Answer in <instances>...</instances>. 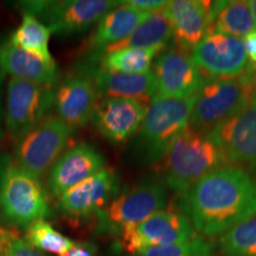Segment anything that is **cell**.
Segmentation results:
<instances>
[{
	"label": "cell",
	"mask_w": 256,
	"mask_h": 256,
	"mask_svg": "<svg viewBox=\"0 0 256 256\" xmlns=\"http://www.w3.org/2000/svg\"><path fill=\"white\" fill-rule=\"evenodd\" d=\"M180 206L202 238L222 236L256 215V182L241 168L223 166L185 191Z\"/></svg>",
	"instance_id": "obj_1"
},
{
	"label": "cell",
	"mask_w": 256,
	"mask_h": 256,
	"mask_svg": "<svg viewBox=\"0 0 256 256\" xmlns=\"http://www.w3.org/2000/svg\"><path fill=\"white\" fill-rule=\"evenodd\" d=\"M164 160L165 183L178 194L228 164L222 150L208 134L188 126L178 134Z\"/></svg>",
	"instance_id": "obj_2"
},
{
	"label": "cell",
	"mask_w": 256,
	"mask_h": 256,
	"mask_svg": "<svg viewBox=\"0 0 256 256\" xmlns=\"http://www.w3.org/2000/svg\"><path fill=\"white\" fill-rule=\"evenodd\" d=\"M50 215L49 196L40 179L10 156H0V218L10 226L26 229Z\"/></svg>",
	"instance_id": "obj_3"
},
{
	"label": "cell",
	"mask_w": 256,
	"mask_h": 256,
	"mask_svg": "<svg viewBox=\"0 0 256 256\" xmlns=\"http://www.w3.org/2000/svg\"><path fill=\"white\" fill-rule=\"evenodd\" d=\"M194 96L172 98L154 96L133 142V154L142 164H156L168 154L172 142L188 126Z\"/></svg>",
	"instance_id": "obj_4"
},
{
	"label": "cell",
	"mask_w": 256,
	"mask_h": 256,
	"mask_svg": "<svg viewBox=\"0 0 256 256\" xmlns=\"http://www.w3.org/2000/svg\"><path fill=\"white\" fill-rule=\"evenodd\" d=\"M256 64L236 78H210L194 95L188 127L209 134L241 110L254 92Z\"/></svg>",
	"instance_id": "obj_5"
},
{
	"label": "cell",
	"mask_w": 256,
	"mask_h": 256,
	"mask_svg": "<svg viewBox=\"0 0 256 256\" xmlns=\"http://www.w3.org/2000/svg\"><path fill=\"white\" fill-rule=\"evenodd\" d=\"M166 202L164 179L156 174L146 176L118 194L96 215V232L119 236L124 229L165 210Z\"/></svg>",
	"instance_id": "obj_6"
},
{
	"label": "cell",
	"mask_w": 256,
	"mask_h": 256,
	"mask_svg": "<svg viewBox=\"0 0 256 256\" xmlns=\"http://www.w3.org/2000/svg\"><path fill=\"white\" fill-rule=\"evenodd\" d=\"M122 2L113 0H34L19 2L23 14H31L57 36L88 31Z\"/></svg>",
	"instance_id": "obj_7"
},
{
	"label": "cell",
	"mask_w": 256,
	"mask_h": 256,
	"mask_svg": "<svg viewBox=\"0 0 256 256\" xmlns=\"http://www.w3.org/2000/svg\"><path fill=\"white\" fill-rule=\"evenodd\" d=\"M75 130L57 115H49L16 140V162L40 179L66 152Z\"/></svg>",
	"instance_id": "obj_8"
},
{
	"label": "cell",
	"mask_w": 256,
	"mask_h": 256,
	"mask_svg": "<svg viewBox=\"0 0 256 256\" xmlns=\"http://www.w3.org/2000/svg\"><path fill=\"white\" fill-rule=\"evenodd\" d=\"M55 104V88L10 78L6 87L4 124L17 140L49 116Z\"/></svg>",
	"instance_id": "obj_9"
},
{
	"label": "cell",
	"mask_w": 256,
	"mask_h": 256,
	"mask_svg": "<svg viewBox=\"0 0 256 256\" xmlns=\"http://www.w3.org/2000/svg\"><path fill=\"white\" fill-rule=\"evenodd\" d=\"M197 235L183 212L162 210L136 226L124 229L119 238L120 249L130 256L152 247L179 244L190 241Z\"/></svg>",
	"instance_id": "obj_10"
},
{
	"label": "cell",
	"mask_w": 256,
	"mask_h": 256,
	"mask_svg": "<svg viewBox=\"0 0 256 256\" xmlns=\"http://www.w3.org/2000/svg\"><path fill=\"white\" fill-rule=\"evenodd\" d=\"M191 60L208 78H236L252 66L241 38L211 32L191 51Z\"/></svg>",
	"instance_id": "obj_11"
},
{
	"label": "cell",
	"mask_w": 256,
	"mask_h": 256,
	"mask_svg": "<svg viewBox=\"0 0 256 256\" xmlns=\"http://www.w3.org/2000/svg\"><path fill=\"white\" fill-rule=\"evenodd\" d=\"M152 74L156 95L162 98H192L200 90L208 80L188 54L178 48L162 51L156 57Z\"/></svg>",
	"instance_id": "obj_12"
},
{
	"label": "cell",
	"mask_w": 256,
	"mask_h": 256,
	"mask_svg": "<svg viewBox=\"0 0 256 256\" xmlns=\"http://www.w3.org/2000/svg\"><path fill=\"white\" fill-rule=\"evenodd\" d=\"M119 192V176L104 168L57 198V208L74 220L96 217Z\"/></svg>",
	"instance_id": "obj_13"
},
{
	"label": "cell",
	"mask_w": 256,
	"mask_h": 256,
	"mask_svg": "<svg viewBox=\"0 0 256 256\" xmlns=\"http://www.w3.org/2000/svg\"><path fill=\"white\" fill-rule=\"evenodd\" d=\"M226 156L228 162L256 168V92L247 104L208 134Z\"/></svg>",
	"instance_id": "obj_14"
},
{
	"label": "cell",
	"mask_w": 256,
	"mask_h": 256,
	"mask_svg": "<svg viewBox=\"0 0 256 256\" xmlns=\"http://www.w3.org/2000/svg\"><path fill=\"white\" fill-rule=\"evenodd\" d=\"M148 104L130 98H98L92 121L98 132L112 144H124L136 136Z\"/></svg>",
	"instance_id": "obj_15"
},
{
	"label": "cell",
	"mask_w": 256,
	"mask_h": 256,
	"mask_svg": "<svg viewBox=\"0 0 256 256\" xmlns=\"http://www.w3.org/2000/svg\"><path fill=\"white\" fill-rule=\"evenodd\" d=\"M104 156L92 144L81 142L66 150L48 176V188L52 196L60 194L98 174L106 166Z\"/></svg>",
	"instance_id": "obj_16"
},
{
	"label": "cell",
	"mask_w": 256,
	"mask_h": 256,
	"mask_svg": "<svg viewBox=\"0 0 256 256\" xmlns=\"http://www.w3.org/2000/svg\"><path fill=\"white\" fill-rule=\"evenodd\" d=\"M98 94L88 72H74L56 86L55 107L57 116L70 126H84L92 119Z\"/></svg>",
	"instance_id": "obj_17"
},
{
	"label": "cell",
	"mask_w": 256,
	"mask_h": 256,
	"mask_svg": "<svg viewBox=\"0 0 256 256\" xmlns=\"http://www.w3.org/2000/svg\"><path fill=\"white\" fill-rule=\"evenodd\" d=\"M211 2L172 0L162 10L174 32L176 48L188 52L209 31Z\"/></svg>",
	"instance_id": "obj_18"
},
{
	"label": "cell",
	"mask_w": 256,
	"mask_h": 256,
	"mask_svg": "<svg viewBox=\"0 0 256 256\" xmlns=\"http://www.w3.org/2000/svg\"><path fill=\"white\" fill-rule=\"evenodd\" d=\"M0 69L10 78L23 80L55 88L60 83V70L56 60H44L8 40L0 43Z\"/></svg>",
	"instance_id": "obj_19"
},
{
	"label": "cell",
	"mask_w": 256,
	"mask_h": 256,
	"mask_svg": "<svg viewBox=\"0 0 256 256\" xmlns=\"http://www.w3.org/2000/svg\"><path fill=\"white\" fill-rule=\"evenodd\" d=\"M90 75L98 90V98H130L147 104L156 95L153 74L140 75L112 72L101 68H83Z\"/></svg>",
	"instance_id": "obj_20"
},
{
	"label": "cell",
	"mask_w": 256,
	"mask_h": 256,
	"mask_svg": "<svg viewBox=\"0 0 256 256\" xmlns=\"http://www.w3.org/2000/svg\"><path fill=\"white\" fill-rule=\"evenodd\" d=\"M151 14L122 2L96 24L88 40V48L94 54L104 51L107 48L127 38Z\"/></svg>",
	"instance_id": "obj_21"
},
{
	"label": "cell",
	"mask_w": 256,
	"mask_h": 256,
	"mask_svg": "<svg viewBox=\"0 0 256 256\" xmlns=\"http://www.w3.org/2000/svg\"><path fill=\"white\" fill-rule=\"evenodd\" d=\"M209 20L208 34L218 32L241 38L255 30L249 2H211Z\"/></svg>",
	"instance_id": "obj_22"
},
{
	"label": "cell",
	"mask_w": 256,
	"mask_h": 256,
	"mask_svg": "<svg viewBox=\"0 0 256 256\" xmlns=\"http://www.w3.org/2000/svg\"><path fill=\"white\" fill-rule=\"evenodd\" d=\"M174 40V32L164 12L152 14L144 23H142L127 38L119 43L107 48L104 52L114 50L128 49V48H153L168 46L170 40Z\"/></svg>",
	"instance_id": "obj_23"
},
{
	"label": "cell",
	"mask_w": 256,
	"mask_h": 256,
	"mask_svg": "<svg viewBox=\"0 0 256 256\" xmlns=\"http://www.w3.org/2000/svg\"><path fill=\"white\" fill-rule=\"evenodd\" d=\"M164 46L128 48L104 52L100 68L107 72L140 75L150 72L153 60L164 51Z\"/></svg>",
	"instance_id": "obj_24"
},
{
	"label": "cell",
	"mask_w": 256,
	"mask_h": 256,
	"mask_svg": "<svg viewBox=\"0 0 256 256\" xmlns=\"http://www.w3.org/2000/svg\"><path fill=\"white\" fill-rule=\"evenodd\" d=\"M52 32L46 24L31 14H23L19 26L12 32L8 40L32 55L48 60H55L50 52V37Z\"/></svg>",
	"instance_id": "obj_25"
},
{
	"label": "cell",
	"mask_w": 256,
	"mask_h": 256,
	"mask_svg": "<svg viewBox=\"0 0 256 256\" xmlns=\"http://www.w3.org/2000/svg\"><path fill=\"white\" fill-rule=\"evenodd\" d=\"M24 238L34 248L44 254L60 256L72 248L75 242L58 230H56L46 220H36L26 228Z\"/></svg>",
	"instance_id": "obj_26"
},
{
	"label": "cell",
	"mask_w": 256,
	"mask_h": 256,
	"mask_svg": "<svg viewBox=\"0 0 256 256\" xmlns=\"http://www.w3.org/2000/svg\"><path fill=\"white\" fill-rule=\"evenodd\" d=\"M220 255L256 256V215L220 236Z\"/></svg>",
	"instance_id": "obj_27"
},
{
	"label": "cell",
	"mask_w": 256,
	"mask_h": 256,
	"mask_svg": "<svg viewBox=\"0 0 256 256\" xmlns=\"http://www.w3.org/2000/svg\"><path fill=\"white\" fill-rule=\"evenodd\" d=\"M134 256H215V252L212 246L197 234L188 242L165 247H152Z\"/></svg>",
	"instance_id": "obj_28"
},
{
	"label": "cell",
	"mask_w": 256,
	"mask_h": 256,
	"mask_svg": "<svg viewBox=\"0 0 256 256\" xmlns=\"http://www.w3.org/2000/svg\"><path fill=\"white\" fill-rule=\"evenodd\" d=\"M0 256H50L34 248L14 229L0 226Z\"/></svg>",
	"instance_id": "obj_29"
},
{
	"label": "cell",
	"mask_w": 256,
	"mask_h": 256,
	"mask_svg": "<svg viewBox=\"0 0 256 256\" xmlns=\"http://www.w3.org/2000/svg\"><path fill=\"white\" fill-rule=\"evenodd\" d=\"M128 5L133 6L140 11L147 12V14H156L165 8L168 2H162V0H130L126 2Z\"/></svg>",
	"instance_id": "obj_30"
},
{
	"label": "cell",
	"mask_w": 256,
	"mask_h": 256,
	"mask_svg": "<svg viewBox=\"0 0 256 256\" xmlns=\"http://www.w3.org/2000/svg\"><path fill=\"white\" fill-rule=\"evenodd\" d=\"M60 256H98L94 244L89 242H75L72 248Z\"/></svg>",
	"instance_id": "obj_31"
},
{
	"label": "cell",
	"mask_w": 256,
	"mask_h": 256,
	"mask_svg": "<svg viewBox=\"0 0 256 256\" xmlns=\"http://www.w3.org/2000/svg\"><path fill=\"white\" fill-rule=\"evenodd\" d=\"M242 40L243 44H244L249 62L252 64H256V30L252 31L247 36L243 37Z\"/></svg>",
	"instance_id": "obj_32"
},
{
	"label": "cell",
	"mask_w": 256,
	"mask_h": 256,
	"mask_svg": "<svg viewBox=\"0 0 256 256\" xmlns=\"http://www.w3.org/2000/svg\"><path fill=\"white\" fill-rule=\"evenodd\" d=\"M6 74L0 69V142L4 138V128H2V122H4V112L2 107V84H4Z\"/></svg>",
	"instance_id": "obj_33"
},
{
	"label": "cell",
	"mask_w": 256,
	"mask_h": 256,
	"mask_svg": "<svg viewBox=\"0 0 256 256\" xmlns=\"http://www.w3.org/2000/svg\"><path fill=\"white\" fill-rule=\"evenodd\" d=\"M249 6H250V11L252 19H254V24L256 26V0H252V2H249Z\"/></svg>",
	"instance_id": "obj_34"
},
{
	"label": "cell",
	"mask_w": 256,
	"mask_h": 256,
	"mask_svg": "<svg viewBox=\"0 0 256 256\" xmlns=\"http://www.w3.org/2000/svg\"><path fill=\"white\" fill-rule=\"evenodd\" d=\"M254 88H255V92H256V69H255V76H254Z\"/></svg>",
	"instance_id": "obj_35"
}]
</instances>
